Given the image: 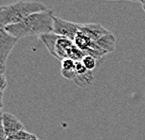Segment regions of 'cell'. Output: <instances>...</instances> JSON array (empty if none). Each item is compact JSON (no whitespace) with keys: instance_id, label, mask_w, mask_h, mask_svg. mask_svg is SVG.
<instances>
[{"instance_id":"16","label":"cell","mask_w":145,"mask_h":140,"mask_svg":"<svg viewBox=\"0 0 145 140\" xmlns=\"http://www.w3.org/2000/svg\"><path fill=\"white\" fill-rule=\"evenodd\" d=\"M61 74L65 79L67 80H74L77 76V73L75 71V69L71 71H61Z\"/></svg>"},{"instance_id":"5","label":"cell","mask_w":145,"mask_h":140,"mask_svg":"<svg viewBox=\"0 0 145 140\" xmlns=\"http://www.w3.org/2000/svg\"><path fill=\"white\" fill-rule=\"evenodd\" d=\"M52 32L58 36L64 37V38H67L73 42V40L75 39L76 35L79 32V24L54 16Z\"/></svg>"},{"instance_id":"15","label":"cell","mask_w":145,"mask_h":140,"mask_svg":"<svg viewBox=\"0 0 145 140\" xmlns=\"http://www.w3.org/2000/svg\"><path fill=\"white\" fill-rule=\"evenodd\" d=\"M75 71L77 73V75H82V74H84L87 73L88 70L86 69L82 61H76L75 62Z\"/></svg>"},{"instance_id":"8","label":"cell","mask_w":145,"mask_h":140,"mask_svg":"<svg viewBox=\"0 0 145 140\" xmlns=\"http://www.w3.org/2000/svg\"><path fill=\"white\" fill-rule=\"evenodd\" d=\"M95 42L106 54H110L115 50V38L112 33L108 34Z\"/></svg>"},{"instance_id":"10","label":"cell","mask_w":145,"mask_h":140,"mask_svg":"<svg viewBox=\"0 0 145 140\" xmlns=\"http://www.w3.org/2000/svg\"><path fill=\"white\" fill-rule=\"evenodd\" d=\"M76 86L80 87V88H85L90 87L93 84L94 81V73L91 71H88L87 73L82 75H77L75 79L73 80Z\"/></svg>"},{"instance_id":"14","label":"cell","mask_w":145,"mask_h":140,"mask_svg":"<svg viewBox=\"0 0 145 140\" xmlns=\"http://www.w3.org/2000/svg\"><path fill=\"white\" fill-rule=\"evenodd\" d=\"M75 62L70 58H66L61 61V71H71L75 69Z\"/></svg>"},{"instance_id":"17","label":"cell","mask_w":145,"mask_h":140,"mask_svg":"<svg viewBox=\"0 0 145 140\" xmlns=\"http://www.w3.org/2000/svg\"><path fill=\"white\" fill-rule=\"evenodd\" d=\"M0 84H1V88H0V90H1V107H3V96H4V91L8 86L7 78H6L5 74H1V83Z\"/></svg>"},{"instance_id":"6","label":"cell","mask_w":145,"mask_h":140,"mask_svg":"<svg viewBox=\"0 0 145 140\" xmlns=\"http://www.w3.org/2000/svg\"><path fill=\"white\" fill-rule=\"evenodd\" d=\"M79 32L88 37L92 42H97L110 33L100 24H79Z\"/></svg>"},{"instance_id":"1","label":"cell","mask_w":145,"mask_h":140,"mask_svg":"<svg viewBox=\"0 0 145 140\" xmlns=\"http://www.w3.org/2000/svg\"><path fill=\"white\" fill-rule=\"evenodd\" d=\"M54 11L47 10L31 14L21 23L6 26L4 29L18 40L28 36L39 37L54 31Z\"/></svg>"},{"instance_id":"2","label":"cell","mask_w":145,"mask_h":140,"mask_svg":"<svg viewBox=\"0 0 145 140\" xmlns=\"http://www.w3.org/2000/svg\"><path fill=\"white\" fill-rule=\"evenodd\" d=\"M47 11L41 2L17 1L8 5L0 6V26L1 28L21 23L25 18L37 12Z\"/></svg>"},{"instance_id":"12","label":"cell","mask_w":145,"mask_h":140,"mask_svg":"<svg viewBox=\"0 0 145 140\" xmlns=\"http://www.w3.org/2000/svg\"><path fill=\"white\" fill-rule=\"evenodd\" d=\"M6 140H39L35 135L27 132L25 130H22L20 132L14 133L13 135L8 137Z\"/></svg>"},{"instance_id":"18","label":"cell","mask_w":145,"mask_h":140,"mask_svg":"<svg viewBox=\"0 0 145 140\" xmlns=\"http://www.w3.org/2000/svg\"><path fill=\"white\" fill-rule=\"evenodd\" d=\"M138 3H140V4L141 5V7H142V10L145 12V0H141V1H138Z\"/></svg>"},{"instance_id":"9","label":"cell","mask_w":145,"mask_h":140,"mask_svg":"<svg viewBox=\"0 0 145 140\" xmlns=\"http://www.w3.org/2000/svg\"><path fill=\"white\" fill-rule=\"evenodd\" d=\"M58 38H59V36L54 34V32L39 36V39H40V40L43 42V44L46 46V48L48 49V51L50 52V54L52 57H54V55L55 43H56Z\"/></svg>"},{"instance_id":"13","label":"cell","mask_w":145,"mask_h":140,"mask_svg":"<svg viewBox=\"0 0 145 140\" xmlns=\"http://www.w3.org/2000/svg\"><path fill=\"white\" fill-rule=\"evenodd\" d=\"M82 62L85 66L86 69H87L88 71H94V70L95 69V68L99 65L97 60L95 59V57H91V55H86L85 57L82 58Z\"/></svg>"},{"instance_id":"11","label":"cell","mask_w":145,"mask_h":140,"mask_svg":"<svg viewBox=\"0 0 145 140\" xmlns=\"http://www.w3.org/2000/svg\"><path fill=\"white\" fill-rule=\"evenodd\" d=\"M73 43L79 49H81L82 51H83L86 54V51H87L91 46L92 40L85 35L78 32V34H77L75 37V39L73 40Z\"/></svg>"},{"instance_id":"7","label":"cell","mask_w":145,"mask_h":140,"mask_svg":"<svg viewBox=\"0 0 145 140\" xmlns=\"http://www.w3.org/2000/svg\"><path fill=\"white\" fill-rule=\"evenodd\" d=\"M73 45L74 43L72 40L59 36L56 43H55L54 57L61 61L63 59H66V58H69L70 50H71Z\"/></svg>"},{"instance_id":"3","label":"cell","mask_w":145,"mask_h":140,"mask_svg":"<svg viewBox=\"0 0 145 140\" xmlns=\"http://www.w3.org/2000/svg\"><path fill=\"white\" fill-rule=\"evenodd\" d=\"M17 42L18 39L8 33L4 28L0 29V70H1V74H5L8 58Z\"/></svg>"},{"instance_id":"4","label":"cell","mask_w":145,"mask_h":140,"mask_svg":"<svg viewBox=\"0 0 145 140\" xmlns=\"http://www.w3.org/2000/svg\"><path fill=\"white\" fill-rule=\"evenodd\" d=\"M24 124L15 116L7 113V112H2L0 140H6L8 137L13 135L14 133L20 132L22 130H24Z\"/></svg>"}]
</instances>
